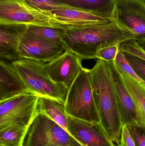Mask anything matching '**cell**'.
I'll return each instance as SVG.
<instances>
[{"label": "cell", "instance_id": "1", "mask_svg": "<svg viewBox=\"0 0 145 146\" xmlns=\"http://www.w3.org/2000/svg\"><path fill=\"white\" fill-rule=\"evenodd\" d=\"M134 39L132 34L115 20L66 31L62 43L66 50L82 60L94 59L99 50Z\"/></svg>", "mask_w": 145, "mask_h": 146}, {"label": "cell", "instance_id": "2", "mask_svg": "<svg viewBox=\"0 0 145 146\" xmlns=\"http://www.w3.org/2000/svg\"><path fill=\"white\" fill-rule=\"evenodd\" d=\"M90 71L100 125L110 139L119 146L123 123L109 62L98 60Z\"/></svg>", "mask_w": 145, "mask_h": 146}, {"label": "cell", "instance_id": "3", "mask_svg": "<svg viewBox=\"0 0 145 146\" xmlns=\"http://www.w3.org/2000/svg\"><path fill=\"white\" fill-rule=\"evenodd\" d=\"M12 63L29 92L39 97L50 98L65 104L68 88L53 81L48 72L47 63L28 59H20Z\"/></svg>", "mask_w": 145, "mask_h": 146}, {"label": "cell", "instance_id": "4", "mask_svg": "<svg viewBox=\"0 0 145 146\" xmlns=\"http://www.w3.org/2000/svg\"><path fill=\"white\" fill-rule=\"evenodd\" d=\"M66 111L72 117L100 123L94 101L90 69L83 68L68 90Z\"/></svg>", "mask_w": 145, "mask_h": 146}, {"label": "cell", "instance_id": "5", "mask_svg": "<svg viewBox=\"0 0 145 146\" xmlns=\"http://www.w3.org/2000/svg\"><path fill=\"white\" fill-rule=\"evenodd\" d=\"M22 146H84L45 114L38 113L28 127Z\"/></svg>", "mask_w": 145, "mask_h": 146}, {"label": "cell", "instance_id": "6", "mask_svg": "<svg viewBox=\"0 0 145 146\" xmlns=\"http://www.w3.org/2000/svg\"><path fill=\"white\" fill-rule=\"evenodd\" d=\"M39 98L27 92L0 102V130L13 125L29 127L38 113Z\"/></svg>", "mask_w": 145, "mask_h": 146}, {"label": "cell", "instance_id": "7", "mask_svg": "<svg viewBox=\"0 0 145 146\" xmlns=\"http://www.w3.org/2000/svg\"><path fill=\"white\" fill-rule=\"evenodd\" d=\"M114 19L138 44L145 42V0H115Z\"/></svg>", "mask_w": 145, "mask_h": 146}, {"label": "cell", "instance_id": "8", "mask_svg": "<svg viewBox=\"0 0 145 146\" xmlns=\"http://www.w3.org/2000/svg\"><path fill=\"white\" fill-rule=\"evenodd\" d=\"M49 19L24 0H0V24L52 27Z\"/></svg>", "mask_w": 145, "mask_h": 146}, {"label": "cell", "instance_id": "9", "mask_svg": "<svg viewBox=\"0 0 145 146\" xmlns=\"http://www.w3.org/2000/svg\"><path fill=\"white\" fill-rule=\"evenodd\" d=\"M42 13L49 16V23L52 27L66 31L112 20L99 16L89 11L76 8L62 9Z\"/></svg>", "mask_w": 145, "mask_h": 146}, {"label": "cell", "instance_id": "10", "mask_svg": "<svg viewBox=\"0 0 145 146\" xmlns=\"http://www.w3.org/2000/svg\"><path fill=\"white\" fill-rule=\"evenodd\" d=\"M68 132L84 146H117L109 138L100 123L68 115Z\"/></svg>", "mask_w": 145, "mask_h": 146}, {"label": "cell", "instance_id": "11", "mask_svg": "<svg viewBox=\"0 0 145 146\" xmlns=\"http://www.w3.org/2000/svg\"><path fill=\"white\" fill-rule=\"evenodd\" d=\"M109 62L115 85L118 109L123 125L144 127L137 107L125 85L123 76L116 67L114 61Z\"/></svg>", "mask_w": 145, "mask_h": 146}, {"label": "cell", "instance_id": "12", "mask_svg": "<svg viewBox=\"0 0 145 146\" xmlns=\"http://www.w3.org/2000/svg\"><path fill=\"white\" fill-rule=\"evenodd\" d=\"M82 60L75 54L66 50L61 55L47 63L48 72L53 81L64 85L69 90L83 68Z\"/></svg>", "mask_w": 145, "mask_h": 146}, {"label": "cell", "instance_id": "13", "mask_svg": "<svg viewBox=\"0 0 145 146\" xmlns=\"http://www.w3.org/2000/svg\"><path fill=\"white\" fill-rule=\"evenodd\" d=\"M66 50L63 44L36 38L23 37L19 48L20 59L48 62Z\"/></svg>", "mask_w": 145, "mask_h": 146}, {"label": "cell", "instance_id": "14", "mask_svg": "<svg viewBox=\"0 0 145 146\" xmlns=\"http://www.w3.org/2000/svg\"><path fill=\"white\" fill-rule=\"evenodd\" d=\"M28 26L0 24V60L12 62L20 59L19 48Z\"/></svg>", "mask_w": 145, "mask_h": 146}, {"label": "cell", "instance_id": "15", "mask_svg": "<svg viewBox=\"0 0 145 146\" xmlns=\"http://www.w3.org/2000/svg\"><path fill=\"white\" fill-rule=\"evenodd\" d=\"M29 92L12 62L0 60V102Z\"/></svg>", "mask_w": 145, "mask_h": 146}, {"label": "cell", "instance_id": "16", "mask_svg": "<svg viewBox=\"0 0 145 146\" xmlns=\"http://www.w3.org/2000/svg\"><path fill=\"white\" fill-rule=\"evenodd\" d=\"M74 8L83 9L107 19H114L115 0H58Z\"/></svg>", "mask_w": 145, "mask_h": 146}, {"label": "cell", "instance_id": "17", "mask_svg": "<svg viewBox=\"0 0 145 146\" xmlns=\"http://www.w3.org/2000/svg\"><path fill=\"white\" fill-rule=\"evenodd\" d=\"M38 113H43L68 132V115L64 103L50 98L39 97Z\"/></svg>", "mask_w": 145, "mask_h": 146}, {"label": "cell", "instance_id": "18", "mask_svg": "<svg viewBox=\"0 0 145 146\" xmlns=\"http://www.w3.org/2000/svg\"><path fill=\"white\" fill-rule=\"evenodd\" d=\"M65 32L64 29L52 27L29 25L24 37L36 38L61 43Z\"/></svg>", "mask_w": 145, "mask_h": 146}, {"label": "cell", "instance_id": "19", "mask_svg": "<svg viewBox=\"0 0 145 146\" xmlns=\"http://www.w3.org/2000/svg\"><path fill=\"white\" fill-rule=\"evenodd\" d=\"M123 77L137 107L143 126L145 127V86L128 76Z\"/></svg>", "mask_w": 145, "mask_h": 146}, {"label": "cell", "instance_id": "20", "mask_svg": "<svg viewBox=\"0 0 145 146\" xmlns=\"http://www.w3.org/2000/svg\"><path fill=\"white\" fill-rule=\"evenodd\" d=\"M28 127L13 125L0 130V145L22 146Z\"/></svg>", "mask_w": 145, "mask_h": 146}, {"label": "cell", "instance_id": "21", "mask_svg": "<svg viewBox=\"0 0 145 146\" xmlns=\"http://www.w3.org/2000/svg\"><path fill=\"white\" fill-rule=\"evenodd\" d=\"M114 63L116 67L122 75L128 76L140 82L144 81L136 74L126 59L124 54L121 52L120 51L118 52L114 60Z\"/></svg>", "mask_w": 145, "mask_h": 146}, {"label": "cell", "instance_id": "22", "mask_svg": "<svg viewBox=\"0 0 145 146\" xmlns=\"http://www.w3.org/2000/svg\"><path fill=\"white\" fill-rule=\"evenodd\" d=\"M26 2L41 12H49L64 8H74L58 0H24Z\"/></svg>", "mask_w": 145, "mask_h": 146}, {"label": "cell", "instance_id": "23", "mask_svg": "<svg viewBox=\"0 0 145 146\" xmlns=\"http://www.w3.org/2000/svg\"><path fill=\"white\" fill-rule=\"evenodd\" d=\"M119 51L123 54L131 55L145 61V51L134 39H129L119 46Z\"/></svg>", "mask_w": 145, "mask_h": 146}, {"label": "cell", "instance_id": "24", "mask_svg": "<svg viewBox=\"0 0 145 146\" xmlns=\"http://www.w3.org/2000/svg\"><path fill=\"white\" fill-rule=\"evenodd\" d=\"M119 45H114L99 50L95 55V59L106 62L114 61L119 52Z\"/></svg>", "mask_w": 145, "mask_h": 146}, {"label": "cell", "instance_id": "25", "mask_svg": "<svg viewBox=\"0 0 145 146\" xmlns=\"http://www.w3.org/2000/svg\"><path fill=\"white\" fill-rule=\"evenodd\" d=\"M124 55L136 74L145 81V61L134 56Z\"/></svg>", "mask_w": 145, "mask_h": 146}, {"label": "cell", "instance_id": "26", "mask_svg": "<svg viewBox=\"0 0 145 146\" xmlns=\"http://www.w3.org/2000/svg\"><path fill=\"white\" fill-rule=\"evenodd\" d=\"M136 146H145V127L127 126Z\"/></svg>", "mask_w": 145, "mask_h": 146}, {"label": "cell", "instance_id": "27", "mask_svg": "<svg viewBox=\"0 0 145 146\" xmlns=\"http://www.w3.org/2000/svg\"><path fill=\"white\" fill-rule=\"evenodd\" d=\"M119 146H136L127 126L125 124L123 125Z\"/></svg>", "mask_w": 145, "mask_h": 146}, {"label": "cell", "instance_id": "28", "mask_svg": "<svg viewBox=\"0 0 145 146\" xmlns=\"http://www.w3.org/2000/svg\"><path fill=\"white\" fill-rule=\"evenodd\" d=\"M139 44L141 47V48L143 49V50L145 51V42Z\"/></svg>", "mask_w": 145, "mask_h": 146}, {"label": "cell", "instance_id": "29", "mask_svg": "<svg viewBox=\"0 0 145 146\" xmlns=\"http://www.w3.org/2000/svg\"><path fill=\"white\" fill-rule=\"evenodd\" d=\"M141 83H142V84H144V85L145 86V81H143Z\"/></svg>", "mask_w": 145, "mask_h": 146}, {"label": "cell", "instance_id": "30", "mask_svg": "<svg viewBox=\"0 0 145 146\" xmlns=\"http://www.w3.org/2000/svg\"><path fill=\"white\" fill-rule=\"evenodd\" d=\"M0 146H1V145H0Z\"/></svg>", "mask_w": 145, "mask_h": 146}]
</instances>
